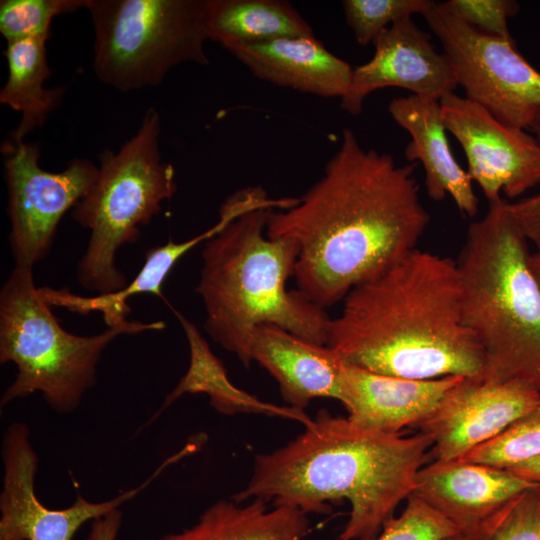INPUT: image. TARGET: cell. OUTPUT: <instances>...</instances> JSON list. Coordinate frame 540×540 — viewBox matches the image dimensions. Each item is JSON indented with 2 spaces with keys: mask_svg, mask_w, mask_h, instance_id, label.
Instances as JSON below:
<instances>
[{
  "mask_svg": "<svg viewBox=\"0 0 540 540\" xmlns=\"http://www.w3.org/2000/svg\"><path fill=\"white\" fill-rule=\"evenodd\" d=\"M415 167L343 130L319 180L293 206L268 214V237L299 246L297 290L326 309L417 249L430 216Z\"/></svg>",
  "mask_w": 540,
  "mask_h": 540,
  "instance_id": "6da1fadb",
  "label": "cell"
},
{
  "mask_svg": "<svg viewBox=\"0 0 540 540\" xmlns=\"http://www.w3.org/2000/svg\"><path fill=\"white\" fill-rule=\"evenodd\" d=\"M343 301L326 344L343 361L406 379L483 377L484 354L462 320L453 259L417 248Z\"/></svg>",
  "mask_w": 540,
  "mask_h": 540,
  "instance_id": "7a4b0ae2",
  "label": "cell"
},
{
  "mask_svg": "<svg viewBox=\"0 0 540 540\" xmlns=\"http://www.w3.org/2000/svg\"><path fill=\"white\" fill-rule=\"evenodd\" d=\"M423 432L387 434L357 426L320 410L286 445L255 457L246 486L232 496L327 513L329 503L347 500L349 519L337 540H371L414 492L431 455Z\"/></svg>",
  "mask_w": 540,
  "mask_h": 540,
  "instance_id": "3957f363",
  "label": "cell"
},
{
  "mask_svg": "<svg viewBox=\"0 0 540 540\" xmlns=\"http://www.w3.org/2000/svg\"><path fill=\"white\" fill-rule=\"evenodd\" d=\"M274 205L250 208L204 243L196 293L206 314L204 328L226 351L249 367L254 331L275 325L326 345L331 318L299 290H288L298 244L267 235ZM280 209V208H278Z\"/></svg>",
  "mask_w": 540,
  "mask_h": 540,
  "instance_id": "277c9868",
  "label": "cell"
},
{
  "mask_svg": "<svg viewBox=\"0 0 540 540\" xmlns=\"http://www.w3.org/2000/svg\"><path fill=\"white\" fill-rule=\"evenodd\" d=\"M527 242L500 198L469 225L456 264L462 320L484 354L482 378L540 392V287Z\"/></svg>",
  "mask_w": 540,
  "mask_h": 540,
  "instance_id": "5b68a950",
  "label": "cell"
},
{
  "mask_svg": "<svg viewBox=\"0 0 540 540\" xmlns=\"http://www.w3.org/2000/svg\"><path fill=\"white\" fill-rule=\"evenodd\" d=\"M43 299L33 268L15 265L0 291V363L17 368L3 392V408L35 392L54 411H75L96 383L103 351L123 334L160 331L163 321H125L92 336L66 331Z\"/></svg>",
  "mask_w": 540,
  "mask_h": 540,
  "instance_id": "8992f818",
  "label": "cell"
},
{
  "mask_svg": "<svg viewBox=\"0 0 540 540\" xmlns=\"http://www.w3.org/2000/svg\"><path fill=\"white\" fill-rule=\"evenodd\" d=\"M160 116L148 108L137 132L118 151L99 155L98 175L72 209V218L90 232L77 264V280L86 290L108 294L128 283L116 266L118 250L135 243L140 227L160 213L176 190L175 169L160 153Z\"/></svg>",
  "mask_w": 540,
  "mask_h": 540,
  "instance_id": "52a82bcc",
  "label": "cell"
},
{
  "mask_svg": "<svg viewBox=\"0 0 540 540\" xmlns=\"http://www.w3.org/2000/svg\"><path fill=\"white\" fill-rule=\"evenodd\" d=\"M210 0H87L94 29L93 70L129 92L160 85L183 63L207 65Z\"/></svg>",
  "mask_w": 540,
  "mask_h": 540,
  "instance_id": "ba28073f",
  "label": "cell"
},
{
  "mask_svg": "<svg viewBox=\"0 0 540 540\" xmlns=\"http://www.w3.org/2000/svg\"><path fill=\"white\" fill-rule=\"evenodd\" d=\"M423 16L466 98L501 123L530 130L540 109V72L516 50L515 42L477 30L435 1Z\"/></svg>",
  "mask_w": 540,
  "mask_h": 540,
  "instance_id": "9c48e42d",
  "label": "cell"
},
{
  "mask_svg": "<svg viewBox=\"0 0 540 540\" xmlns=\"http://www.w3.org/2000/svg\"><path fill=\"white\" fill-rule=\"evenodd\" d=\"M3 148L10 248L15 265L33 268L49 254L64 214L93 186L98 166L75 158L50 172L40 167L38 144L10 138Z\"/></svg>",
  "mask_w": 540,
  "mask_h": 540,
  "instance_id": "30bf717a",
  "label": "cell"
},
{
  "mask_svg": "<svg viewBox=\"0 0 540 540\" xmlns=\"http://www.w3.org/2000/svg\"><path fill=\"white\" fill-rule=\"evenodd\" d=\"M29 427L10 424L3 436V485L0 493V540H72L87 521L116 509L147 488L168 466L187 455L185 449L167 458L141 485L103 502H90L77 495L64 509H50L37 497L35 478L39 458Z\"/></svg>",
  "mask_w": 540,
  "mask_h": 540,
  "instance_id": "8fae6325",
  "label": "cell"
},
{
  "mask_svg": "<svg viewBox=\"0 0 540 540\" xmlns=\"http://www.w3.org/2000/svg\"><path fill=\"white\" fill-rule=\"evenodd\" d=\"M447 131L460 143L468 174L489 202L509 198L540 182V147L534 136L509 127L482 106L455 92L440 100Z\"/></svg>",
  "mask_w": 540,
  "mask_h": 540,
  "instance_id": "7c38bea8",
  "label": "cell"
},
{
  "mask_svg": "<svg viewBox=\"0 0 540 540\" xmlns=\"http://www.w3.org/2000/svg\"><path fill=\"white\" fill-rule=\"evenodd\" d=\"M540 402V392L520 380L463 377L419 425L432 441L434 460H460L492 440Z\"/></svg>",
  "mask_w": 540,
  "mask_h": 540,
  "instance_id": "4fadbf2b",
  "label": "cell"
},
{
  "mask_svg": "<svg viewBox=\"0 0 540 540\" xmlns=\"http://www.w3.org/2000/svg\"><path fill=\"white\" fill-rule=\"evenodd\" d=\"M535 486L507 469L434 460L419 471L413 495L452 523L459 534L482 540Z\"/></svg>",
  "mask_w": 540,
  "mask_h": 540,
  "instance_id": "5bb4252c",
  "label": "cell"
},
{
  "mask_svg": "<svg viewBox=\"0 0 540 540\" xmlns=\"http://www.w3.org/2000/svg\"><path fill=\"white\" fill-rule=\"evenodd\" d=\"M430 36L412 18L383 30L373 43V57L353 68L349 88L340 99L341 109L357 116L366 97L385 87L404 88L413 95L438 101L453 93L458 83L452 67Z\"/></svg>",
  "mask_w": 540,
  "mask_h": 540,
  "instance_id": "9a60e30c",
  "label": "cell"
},
{
  "mask_svg": "<svg viewBox=\"0 0 540 540\" xmlns=\"http://www.w3.org/2000/svg\"><path fill=\"white\" fill-rule=\"evenodd\" d=\"M341 376L340 402L348 412L347 418L359 427L387 434L419 426L463 378L406 379L374 373L345 361Z\"/></svg>",
  "mask_w": 540,
  "mask_h": 540,
  "instance_id": "2e32d148",
  "label": "cell"
},
{
  "mask_svg": "<svg viewBox=\"0 0 540 540\" xmlns=\"http://www.w3.org/2000/svg\"><path fill=\"white\" fill-rule=\"evenodd\" d=\"M250 354L275 378L291 407L303 410L316 398L341 401L343 360L329 346L261 325L254 331Z\"/></svg>",
  "mask_w": 540,
  "mask_h": 540,
  "instance_id": "e0dca14e",
  "label": "cell"
},
{
  "mask_svg": "<svg viewBox=\"0 0 540 540\" xmlns=\"http://www.w3.org/2000/svg\"><path fill=\"white\" fill-rule=\"evenodd\" d=\"M225 48L255 77L273 85L324 98H342L353 68L315 36L280 38Z\"/></svg>",
  "mask_w": 540,
  "mask_h": 540,
  "instance_id": "ac0fdd59",
  "label": "cell"
},
{
  "mask_svg": "<svg viewBox=\"0 0 540 540\" xmlns=\"http://www.w3.org/2000/svg\"><path fill=\"white\" fill-rule=\"evenodd\" d=\"M388 111L411 136L405 157L422 163L428 196L440 201L448 195L462 214L474 217L478 198L470 175L451 152L440 101L411 94L392 99Z\"/></svg>",
  "mask_w": 540,
  "mask_h": 540,
  "instance_id": "d6986e66",
  "label": "cell"
},
{
  "mask_svg": "<svg viewBox=\"0 0 540 540\" xmlns=\"http://www.w3.org/2000/svg\"><path fill=\"white\" fill-rule=\"evenodd\" d=\"M189 345L190 360L186 373L175 388L165 397L160 409L152 419L168 408L184 394L205 393L210 404L218 412L228 415L236 413L264 414L296 420L304 426L311 421L304 410L291 406H278L260 400L239 389L228 378L223 363L213 354L198 328L180 312L173 309Z\"/></svg>",
  "mask_w": 540,
  "mask_h": 540,
  "instance_id": "ffe728a7",
  "label": "cell"
},
{
  "mask_svg": "<svg viewBox=\"0 0 540 540\" xmlns=\"http://www.w3.org/2000/svg\"><path fill=\"white\" fill-rule=\"evenodd\" d=\"M309 528L307 514L295 507L219 500L194 525L160 540H304Z\"/></svg>",
  "mask_w": 540,
  "mask_h": 540,
  "instance_id": "44dd1931",
  "label": "cell"
},
{
  "mask_svg": "<svg viewBox=\"0 0 540 540\" xmlns=\"http://www.w3.org/2000/svg\"><path fill=\"white\" fill-rule=\"evenodd\" d=\"M227 223L220 217L215 225L203 233L183 242L169 239L167 243L151 247L145 254L142 268L123 289L93 296H81L72 293L69 288L53 289L40 287L43 299L51 307H62L78 314L101 312L108 327H114L127 321L131 311L127 301L130 297L140 294H154L163 297L161 288L167 276L176 263L190 250L200 243H205L215 236Z\"/></svg>",
  "mask_w": 540,
  "mask_h": 540,
  "instance_id": "7402d4cb",
  "label": "cell"
},
{
  "mask_svg": "<svg viewBox=\"0 0 540 540\" xmlns=\"http://www.w3.org/2000/svg\"><path fill=\"white\" fill-rule=\"evenodd\" d=\"M46 37H33L7 42L4 56L8 77L0 91V103L21 114L11 139H25L44 125L59 106L63 87L46 88L51 71L47 62Z\"/></svg>",
  "mask_w": 540,
  "mask_h": 540,
  "instance_id": "603a6c76",
  "label": "cell"
},
{
  "mask_svg": "<svg viewBox=\"0 0 540 540\" xmlns=\"http://www.w3.org/2000/svg\"><path fill=\"white\" fill-rule=\"evenodd\" d=\"M207 34L222 47L315 36L301 14L280 0H210Z\"/></svg>",
  "mask_w": 540,
  "mask_h": 540,
  "instance_id": "cb8c5ba5",
  "label": "cell"
},
{
  "mask_svg": "<svg viewBox=\"0 0 540 540\" xmlns=\"http://www.w3.org/2000/svg\"><path fill=\"white\" fill-rule=\"evenodd\" d=\"M540 456V402L500 435L460 460L507 469Z\"/></svg>",
  "mask_w": 540,
  "mask_h": 540,
  "instance_id": "d4e9b609",
  "label": "cell"
},
{
  "mask_svg": "<svg viewBox=\"0 0 540 540\" xmlns=\"http://www.w3.org/2000/svg\"><path fill=\"white\" fill-rule=\"evenodd\" d=\"M87 0H1L0 32L7 42L49 38L52 20L86 8Z\"/></svg>",
  "mask_w": 540,
  "mask_h": 540,
  "instance_id": "484cf974",
  "label": "cell"
},
{
  "mask_svg": "<svg viewBox=\"0 0 540 540\" xmlns=\"http://www.w3.org/2000/svg\"><path fill=\"white\" fill-rule=\"evenodd\" d=\"M432 0H344L342 7L348 26L359 45L374 43L392 24L421 14Z\"/></svg>",
  "mask_w": 540,
  "mask_h": 540,
  "instance_id": "4316f807",
  "label": "cell"
},
{
  "mask_svg": "<svg viewBox=\"0 0 540 540\" xmlns=\"http://www.w3.org/2000/svg\"><path fill=\"white\" fill-rule=\"evenodd\" d=\"M459 534L452 523L415 495L371 540H441Z\"/></svg>",
  "mask_w": 540,
  "mask_h": 540,
  "instance_id": "83f0119b",
  "label": "cell"
},
{
  "mask_svg": "<svg viewBox=\"0 0 540 540\" xmlns=\"http://www.w3.org/2000/svg\"><path fill=\"white\" fill-rule=\"evenodd\" d=\"M442 6L477 30L514 42L507 25L519 10L513 0H448Z\"/></svg>",
  "mask_w": 540,
  "mask_h": 540,
  "instance_id": "f1b7e54d",
  "label": "cell"
},
{
  "mask_svg": "<svg viewBox=\"0 0 540 540\" xmlns=\"http://www.w3.org/2000/svg\"><path fill=\"white\" fill-rule=\"evenodd\" d=\"M482 540H540V487L525 491Z\"/></svg>",
  "mask_w": 540,
  "mask_h": 540,
  "instance_id": "f546056e",
  "label": "cell"
},
{
  "mask_svg": "<svg viewBox=\"0 0 540 540\" xmlns=\"http://www.w3.org/2000/svg\"><path fill=\"white\" fill-rule=\"evenodd\" d=\"M509 209L526 240L540 250V194L509 203Z\"/></svg>",
  "mask_w": 540,
  "mask_h": 540,
  "instance_id": "4dcf8cb0",
  "label": "cell"
},
{
  "mask_svg": "<svg viewBox=\"0 0 540 540\" xmlns=\"http://www.w3.org/2000/svg\"><path fill=\"white\" fill-rule=\"evenodd\" d=\"M122 524V512L116 509L92 521L85 540H116Z\"/></svg>",
  "mask_w": 540,
  "mask_h": 540,
  "instance_id": "1f68e13d",
  "label": "cell"
},
{
  "mask_svg": "<svg viewBox=\"0 0 540 540\" xmlns=\"http://www.w3.org/2000/svg\"><path fill=\"white\" fill-rule=\"evenodd\" d=\"M507 470L540 487V456L521 462Z\"/></svg>",
  "mask_w": 540,
  "mask_h": 540,
  "instance_id": "d6a6232c",
  "label": "cell"
},
{
  "mask_svg": "<svg viewBox=\"0 0 540 540\" xmlns=\"http://www.w3.org/2000/svg\"><path fill=\"white\" fill-rule=\"evenodd\" d=\"M529 266L540 287V250L530 253Z\"/></svg>",
  "mask_w": 540,
  "mask_h": 540,
  "instance_id": "836d02e7",
  "label": "cell"
},
{
  "mask_svg": "<svg viewBox=\"0 0 540 540\" xmlns=\"http://www.w3.org/2000/svg\"><path fill=\"white\" fill-rule=\"evenodd\" d=\"M530 130L534 132L535 134L534 138L540 147V109L536 113V116L531 124Z\"/></svg>",
  "mask_w": 540,
  "mask_h": 540,
  "instance_id": "e575fe53",
  "label": "cell"
},
{
  "mask_svg": "<svg viewBox=\"0 0 540 540\" xmlns=\"http://www.w3.org/2000/svg\"><path fill=\"white\" fill-rule=\"evenodd\" d=\"M441 540H475V539L470 538L468 536H464L462 534H457V535L450 536Z\"/></svg>",
  "mask_w": 540,
  "mask_h": 540,
  "instance_id": "d590c367",
  "label": "cell"
}]
</instances>
